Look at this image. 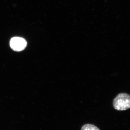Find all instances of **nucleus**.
<instances>
[{
	"instance_id": "f257e3e1",
	"label": "nucleus",
	"mask_w": 130,
	"mask_h": 130,
	"mask_svg": "<svg viewBox=\"0 0 130 130\" xmlns=\"http://www.w3.org/2000/svg\"><path fill=\"white\" fill-rule=\"evenodd\" d=\"M114 108L118 111H125L130 108V95L121 93L119 94L113 102Z\"/></svg>"
},
{
	"instance_id": "f03ea898",
	"label": "nucleus",
	"mask_w": 130,
	"mask_h": 130,
	"mask_svg": "<svg viewBox=\"0 0 130 130\" xmlns=\"http://www.w3.org/2000/svg\"><path fill=\"white\" fill-rule=\"evenodd\" d=\"M27 46V42L21 37H13L10 41L11 48L14 51H21L24 50Z\"/></svg>"
},
{
	"instance_id": "7ed1b4c3",
	"label": "nucleus",
	"mask_w": 130,
	"mask_h": 130,
	"mask_svg": "<svg viewBox=\"0 0 130 130\" xmlns=\"http://www.w3.org/2000/svg\"><path fill=\"white\" fill-rule=\"evenodd\" d=\"M81 130H100L95 126L91 124H86L82 126Z\"/></svg>"
}]
</instances>
